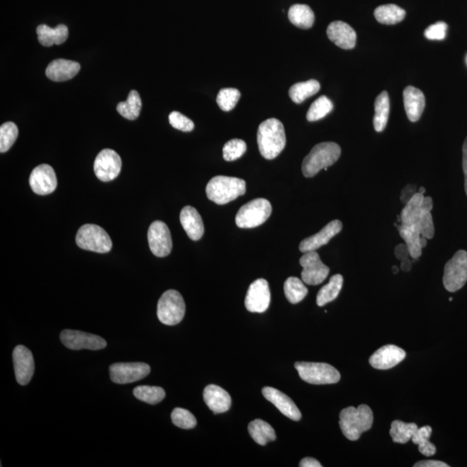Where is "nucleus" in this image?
<instances>
[{"label":"nucleus","mask_w":467,"mask_h":467,"mask_svg":"<svg viewBox=\"0 0 467 467\" xmlns=\"http://www.w3.org/2000/svg\"><path fill=\"white\" fill-rule=\"evenodd\" d=\"M424 194L417 192L401 211L400 225L396 224L401 237L408 246L410 256L416 260L423 254L421 218L424 210Z\"/></svg>","instance_id":"nucleus-1"},{"label":"nucleus","mask_w":467,"mask_h":467,"mask_svg":"<svg viewBox=\"0 0 467 467\" xmlns=\"http://www.w3.org/2000/svg\"><path fill=\"white\" fill-rule=\"evenodd\" d=\"M257 143L259 151L266 159H273L282 154L287 139L282 121L272 118L266 120L258 128Z\"/></svg>","instance_id":"nucleus-2"},{"label":"nucleus","mask_w":467,"mask_h":467,"mask_svg":"<svg viewBox=\"0 0 467 467\" xmlns=\"http://www.w3.org/2000/svg\"><path fill=\"white\" fill-rule=\"evenodd\" d=\"M373 421V413L369 406L362 404L359 408L348 407L342 410L340 426L345 437L355 442L363 432L370 430Z\"/></svg>","instance_id":"nucleus-3"},{"label":"nucleus","mask_w":467,"mask_h":467,"mask_svg":"<svg viewBox=\"0 0 467 467\" xmlns=\"http://www.w3.org/2000/svg\"><path fill=\"white\" fill-rule=\"evenodd\" d=\"M341 155V148L334 142H322L315 146L302 163V173L306 178H313L321 170L335 164Z\"/></svg>","instance_id":"nucleus-4"},{"label":"nucleus","mask_w":467,"mask_h":467,"mask_svg":"<svg viewBox=\"0 0 467 467\" xmlns=\"http://www.w3.org/2000/svg\"><path fill=\"white\" fill-rule=\"evenodd\" d=\"M245 193L246 182L238 178L216 176L206 187L208 199L219 205L229 204Z\"/></svg>","instance_id":"nucleus-5"},{"label":"nucleus","mask_w":467,"mask_h":467,"mask_svg":"<svg viewBox=\"0 0 467 467\" xmlns=\"http://www.w3.org/2000/svg\"><path fill=\"white\" fill-rule=\"evenodd\" d=\"M75 242L82 249L100 254L108 253L113 246L107 231L96 224H85L80 228Z\"/></svg>","instance_id":"nucleus-6"},{"label":"nucleus","mask_w":467,"mask_h":467,"mask_svg":"<svg viewBox=\"0 0 467 467\" xmlns=\"http://www.w3.org/2000/svg\"><path fill=\"white\" fill-rule=\"evenodd\" d=\"M294 366L303 381L311 385H333L340 380L339 371L328 363L297 362Z\"/></svg>","instance_id":"nucleus-7"},{"label":"nucleus","mask_w":467,"mask_h":467,"mask_svg":"<svg viewBox=\"0 0 467 467\" xmlns=\"http://www.w3.org/2000/svg\"><path fill=\"white\" fill-rule=\"evenodd\" d=\"M185 303L176 290H168L162 294L158 303L157 315L159 321L166 325H176L183 320Z\"/></svg>","instance_id":"nucleus-8"},{"label":"nucleus","mask_w":467,"mask_h":467,"mask_svg":"<svg viewBox=\"0 0 467 467\" xmlns=\"http://www.w3.org/2000/svg\"><path fill=\"white\" fill-rule=\"evenodd\" d=\"M272 213V206L269 201L257 199L250 201L239 210L235 216V223L242 229H252L261 225Z\"/></svg>","instance_id":"nucleus-9"},{"label":"nucleus","mask_w":467,"mask_h":467,"mask_svg":"<svg viewBox=\"0 0 467 467\" xmlns=\"http://www.w3.org/2000/svg\"><path fill=\"white\" fill-rule=\"evenodd\" d=\"M467 282V252L459 250L447 261L444 269L443 284L447 291L457 292Z\"/></svg>","instance_id":"nucleus-10"},{"label":"nucleus","mask_w":467,"mask_h":467,"mask_svg":"<svg viewBox=\"0 0 467 467\" xmlns=\"http://www.w3.org/2000/svg\"><path fill=\"white\" fill-rule=\"evenodd\" d=\"M299 264L303 268L301 273L304 283L317 286L328 278L330 268L322 263L320 256L316 251L304 253L299 260Z\"/></svg>","instance_id":"nucleus-11"},{"label":"nucleus","mask_w":467,"mask_h":467,"mask_svg":"<svg viewBox=\"0 0 467 467\" xmlns=\"http://www.w3.org/2000/svg\"><path fill=\"white\" fill-rule=\"evenodd\" d=\"M60 339L67 348L74 351L82 349L98 351L107 347V342L102 337L75 330H64L61 332Z\"/></svg>","instance_id":"nucleus-12"},{"label":"nucleus","mask_w":467,"mask_h":467,"mask_svg":"<svg viewBox=\"0 0 467 467\" xmlns=\"http://www.w3.org/2000/svg\"><path fill=\"white\" fill-rule=\"evenodd\" d=\"M151 368L145 363H117L109 368L110 378L118 385L139 381L150 374Z\"/></svg>","instance_id":"nucleus-13"},{"label":"nucleus","mask_w":467,"mask_h":467,"mask_svg":"<svg viewBox=\"0 0 467 467\" xmlns=\"http://www.w3.org/2000/svg\"><path fill=\"white\" fill-rule=\"evenodd\" d=\"M147 237L151 251L155 256L166 257L172 252V235L164 222L155 221L151 223Z\"/></svg>","instance_id":"nucleus-14"},{"label":"nucleus","mask_w":467,"mask_h":467,"mask_svg":"<svg viewBox=\"0 0 467 467\" xmlns=\"http://www.w3.org/2000/svg\"><path fill=\"white\" fill-rule=\"evenodd\" d=\"M123 161L120 155L112 149H104L97 155L94 161V170L96 177L102 182L115 180L121 170Z\"/></svg>","instance_id":"nucleus-15"},{"label":"nucleus","mask_w":467,"mask_h":467,"mask_svg":"<svg viewBox=\"0 0 467 467\" xmlns=\"http://www.w3.org/2000/svg\"><path fill=\"white\" fill-rule=\"evenodd\" d=\"M271 294L268 282L258 279L250 285L245 299V306L250 313H263L270 305Z\"/></svg>","instance_id":"nucleus-16"},{"label":"nucleus","mask_w":467,"mask_h":467,"mask_svg":"<svg viewBox=\"0 0 467 467\" xmlns=\"http://www.w3.org/2000/svg\"><path fill=\"white\" fill-rule=\"evenodd\" d=\"M30 185L37 195L44 196L54 192L58 187V178L54 169L46 164L37 166L30 174Z\"/></svg>","instance_id":"nucleus-17"},{"label":"nucleus","mask_w":467,"mask_h":467,"mask_svg":"<svg viewBox=\"0 0 467 467\" xmlns=\"http://www.w3.org/2000/svg\"><path fill=\"white\" fill-rule=\"evenodd\" d=\"M13 358L17 382L20 385H28L35 371V363L32 351L24 345H18L14 349Z\"/></svg>","instance_id":"nucleus-18"},{"label":"nucleus","mask_w":467,"mask_h":467,"mask_svg":"<svg viewBox=\"0 0 467 467\" xmlns=\"http://www.w3.org/2000/svg\"><path fill=\"white\" fill-rule=\"evenodd\" d=\"M406 358V352L396 345H385L371 356V366L378 370H389Z\"/></svg>","instance_id":"nucleus-19"},{"label":"nucleus","mask_w":467,"mask_h":467,"mask_svg":"<svg viewBox=\"0 0 467 467\" xmlns=\"http://www.w3.org/2000/svg\"><path fill=\"white\" fill-rule=\"evenodd\" d=\"M342 228H343V224L340 220H334L323 228L320 232L304 239L299 244V250L302 253L316 251L322 246L328 244L332 237L339 234Z\"/></svg>","instance_id":"nucleus-20"},{"label":"nucleus","mask_w":467,"mask_h":467,"mask_svg":"<svg viewBox=\"0 0 467 467\" xmlns=\"http://www.w3.org/2000/svg\"><path fill=\"white\" fill-rule=\"evenodd\" d=\"M263 394L266 399L275 405L285 416L295 421L301 419V413L297 406L282 391L271 388V387H265L263 389Z\"/></svg>","instance_id":"nucleus-21"},{"label":"nucleus","mask_w":467,"mask_h":467,"mask_svg":"<svg viewBox=\"0 0 467 467\" xmlns=\"http://www.w3.org/2000/svg\"><path fill=\"white\" fill-rule=\"evenodd\" d=\"M328 37L337 46L344 49H351L356 43V34L347 23L335 21L329 25Z\"/></svg>","instance_id":"nucleus-22"},{"label":"nucleus","mask_w":467,"mask_h":467,"mask_svg":"<svg viewBox=\"0 0 467 467\" xmlns=\"http://www.w3.org/2000/svg\"><path fill=\"white\" fill-rule=\"evenodd\" d=\"M81 70V66L74 61L56 59L49 64L45 74L54 82H66L74 78Z\"/></svg>","instance_id":"nucleus-23"},{"label":"nucleus","mask_w":467,"mask_h":467,"mask_svg":"<svg viewBox=\"0 0 467 467\" xmlns=\"http://www.w3.org/2000/svg\"><path fill=\"white\" fill-rule=\"evenodd\" d=\"M404 108L409 120L416 123L420 120L426 105L424 94L413 86H408L404 91Z\"/></svg>","instance_id":"nucleus-24"},{"label":"nucleus","mask_w":467,"mask_h":467,"mask_svg":"<svg viewBox=\"0 0 467 467\" xmlns=\"http://www.w3.org/2000/svg\"><path fill=\"white\" fill-rule=\"evenodd\" d=\"M204 400L214 413H225L231 407L230 394L218 385H208L204 390Z\"/></svg>","instance_id":"nucleus-25"},{"label":"nucleus","mask_w":467,"mask_h":467,"mask_svg":"<svg viewBox=\"0 0 467 467\" xmlns=\"http://www.w3.org/2000/svg\"><path fill=\"white\" fill-rule=\"evenodd\" d=\"M180 222L186 234L193 241L203 237L204 225L199 211L192 206H185L180 213Z\"/></svg>","instance_id":"nucleus-26"},{"label":"nucleus","mask_w":467,"mask_h":467,"mask_svg":"<svg viewBox=\"0 0 467 467\" xmlns=\"http://www.w3.org/2000/svg\"><path fill=\"white\" fill-rule=\"evenodd\" d=\"M39 43L45 47H51L54 44H62L68 37V29L66 25H59L56 28L49 27L46 25H41L37 28Z\"/></svg>","instance_id":"nucleus-27"},{"label":"nucleus","mask_w":467,"mask_h":467,"mask_svg":"<svg viewBox=\"0 0 467 467\" xmlns=\"http://www.w3.org/2000/svg\"><path fill=\"white\" fill-rule=\"evenodd\" d=\"M288 18L292 25L304 30L310 29L315 21L314 13L311 7L301 4L290 7Z\"/></svg>","instance_id":"nucleus-28"},{"label":"nucleus","mask_w":467,"mask_h":467,"mask_svg":"<svg viewBox=\"0 0 467 467\" xmlns=\"http://www.w3.org/2000/svg\"><path fill=\"white\" fill-rule=\"evenodd\" d=\"M390 109V104L389 94L387 91H382L377 99H375V116L373 123L375 131L380 132L385 130L389 120Z\"/></svg>","instance_id":"nucleus-29"},{"label":"nucleus","mask_w":467,"mask_h":467,"mask_svg":"<svg viewBox=\"0 0 467 467\" xmlns=\"http://www.w3.org/2000/svg\"><path fill=\"white\" fill-rule=\"evenodd\" d=\"M249 432L252 439L261 446L276 440L275 429L263 420H254L249 425Z\"/></svg>","instance_id":"nucleus-30"},{"label":"nucleus","mask_w":467,"mask_h":467,"mask_svg":"<svg viewBox=\"0 0 467 467\" xmlns=\"http://www.w3.org/2000/svg\"><path fill=\"white\" fill-rule=\"evenodd\" d=\"M375 20L382 25H397L406 17V11L393 4L378 7L374 11Z\"/></svg>","instance_id":"nucleus-31"},{"label":"nucleus","mask_w":467,"mask_h":467,"mask_svg":"<svg viewBox=\"0 0 467 467\" xmlns=\"http://www.w3.org/2000/svg\"><path fill=\"white\" fill-rule=\"evenodd\" d=\"M320 89V82L311 79L305 82H298L289 89V96L295 104H301L307 98L314 96Z\"/></svg>","instance_id":"nucleus-32"},{"label":"nucleus","mask_w":467,"mask_h":467,"mask_svg":"<svg viewBox=\"0 0 467 467\" xmlns=\"http://www.w3.org/2000/svg\"><path fill=\"white\" fill-rule=\"evenodd\" d=\"M142 108V101L136 90H132L126 101L117 105V111L129 120H135L139 116Z\"/></svg>","instance_id":"nucleus-33"},{"label":"nucleus","mask_w":467,"mask_h":467,"mask_svg":"<svg viewBox=\"0 0 467 467\" xmlns=\"http://www.w3.org/2000/svg\"><path fill=\"white\" fill-rule=\"evenodd\" d=\"M344 278L341 275H335L330 279L328 284L323 287L317 295V305L324 306L332 302L339 296L343 287Z\"/></svg>","instance_id":"nucleus-34"},{"label":"nucleus","mask_w":467,"mask_h":467,"mask_svg":"<svg viewBox=\"0 0 467 467\" xmlns=\"http://www.w3.org/2000/svg\"><path fill=\"white\" fill-rule=\"evenodd\" d=\"M285 295L287 301L292 304H298L306 298L309 289L304 284L303 280L297 277H289L284 284Z\"/></svg>","instance_id":"nucleus-35"},{"label":"nucleus","mask_w":467,"mask_h":467,"mask_svg":"<svg viewBox=\"0 0 467 467\" xmlns=\"http://www.w3.org/2000/svg\"><path fill=\"white\" fill-rule=\"evenodd\" d=\"M418 429L415 423H405L401 421H394L391 424L390 434L393 442L405 444L412 440L413 435Z\"/></svg>","instance_id":"nucleus-36"},{"label":"nucleus","mask_w":467,"mask_h":467,"mask_svg":"<svg viewBox=\"0 0 467 467\" xmlns=\"http://www.w3.org/2000/svg\"><path fill=\"white\" fill-rule=\"evenodd\" d=\"M137 399L151 405L158 404L164 400L166 391L157 386H138L134 390Z\"/></svg>","instance_id":"nucleus-37"},{"label":"nucleus","mask_w":467,"mask_h":467,"mask_svg":"<svg viewBox=\"0 0 467 467\" xmlns=\"http://www.w3.org/2000/svg\"><path fill=\"white\" fill-rule=\"evenodd\" d=\"M431 434V427L425 426L417 429V431L412 437L413 443L418 445L420 453L427 457L432 456V455L436 454L435 446L429 442Z\"/></svg>","instance_id":"nucleus-38"},{"label":"nucleus","mask_w":467,"mask_h":467,"mask_svg":"<svg viewBox=\"0 0 467 467\" xmlns=\"http://www.w3.org/2000/svg\"><path fill=\"white\" fill-rule=\"evenodd\" d=\"M332 109V101L328 97L322 96L311 105L309 112H307L306 119L311 123L320 120L331 113Z\"/></svg>","instance_id":"nucleus-39"},{"label":"nucleus","mask_w":467,"mask_h":467,"mask_svg":"<svg viewBox=\"0 0 467 467\" xmlns=\"http://www.w3.org/2000/svg\"><path fill=\"white\" fill-rule=\"evenodd\" d=\"M18 136L17 125L11 123H4L0 127V151L6 153L16 142Z\"/></svg>","instance_id":"nucleus-40"},{"label":"nucleus","mask_w":467,"mask_h":467,"mask_svg":"<svg viewBox=\"0 0 467 467\" xmlns=\"http://www.w3.org/2000/svg\"><path fill=\"white\" fill-rule=\"evenodd\" d=\"M432 208V200L430 197L424 199V210L421 218V237L432 239L435 235V225L432 222L431 211Z\"/></svg>","instance_id":"nucleus-41"},{"label":"nucleus","mask_w":467,"mask_h":467,"mask_svg":"<svg viewBox=\"0 0 467 467\" xmlns=\"http://www.w3.org/2000/svg\"><path fill=\"white\" fill-rule=\"evenodd\" d=\"M241 98V92L237 89L228 88L219 91L216 102L223 111L230 112L234 109Z\"/></svg>","instance_id":"nucleus-42"},{"label":"nucleus","mask_w":467,"mask_h":467,"mask_svg":"<svg viewBox=\"0 0 467 467\" xmlns=\"http://www.w3.org/2000/svg\"><path fill=\"white\" fill-rule=\"evenodd\" d=\"M247 144L244 140L234 139L228 142L223 147V158L226 161H235L246 153Z\"/></svg>","instance_id":"nucleus-43"},{"label":"nucleus","mask_w":467,"mask_h":467,"mask_svg":"<svg viewBox=\"0 0 467 467\" xmlns=\"http://www.w3.org/2000/svg\"><path fill=\"white\" fill-rule=\"evenodd\" d=\"M172 421L175 426L183 429H192L197 426L195 416L187 409L176 408L172 413Z\"/></svg>","instance_id":"nucleus-44"},{"label":"nucleus","mask_w":467,"mask_h":467,"mask_svg":"<svg viewBox=\"0 0 467 467\" xmlns=\"http://www.w3.org/2000/svg\"><path fill=\"white\" fill-rule=\"evenodd\" d=\"M169 121L174 128L183 132H192L195 127L192 120L177 111L170 113Z\"/></svg>","instance_id":"nucleus-45"},{"label":"nucleus","mask_w":467,"mask_h":467,"mask_svg":"<svg viewBox=\"0 0 467 467\" xmlns=\"http://www.w3.org/2000/svg\"><path fill=\"white\" fill-rule=\"evenodd\" d=\"M447 25L444 22L435 23L425 30L424 35L429 40H443L446 37Z\"/></svg>","instance_id":"nucleus-46"},{"label":"nucleus","mask_w":467,"mask_h":467,"mask_svg":"<svg viewBox=\"0 0 467 467\" xmlns=\"http://www.w3.org/2000/svg\"><path fill=\"white\" fill-rule=\"evenodd\" d=\"M417 192H416V185H409L406 186V187L404 189H402L401 192V202L405 204H408L410 199H411L412 197L415 196Z\"/></svg>","instance_id":"nucleus-47"},{"label":"nucleus","mask_w":467,"mask_h":467,"mask_svg":"<svg viewBox=\"0 0 467 467\" xmlns=\"http://www.w3.org/2000/svg\"><path fill=\"white\" fill-rule=\"evenodd\" d=\"M394 256L401 261L409 259V257H411L410 256L408 246L406 244L397 246V248L394 249Z\"/></svg>","instance_id":"nucleus-48"},{"label":"nucleus","mask_w":467,"mask_h":467,"mask_svg":"<svg viewBox=\"0 0 467 467\" xmlns=\"http://www.w3.org/2000/svg\"><path fill=\"white\" fill-rule=\"evenodd\" d=\"M462 151H463L462 167H463V172H464V175H465V189L467 196V137L466 139H465L464 144H463Z\"/></svg>","instance_id":"nucleus-49"},{"label":"nucleus","mask_w":467,"mask_h":467,"mask_svg":"<svg viewBox=\"0 0 467 467\" xmlns=\"http://www.w3.org/2000/svg\"><path fill=\"white\" fill-rule=\"evenodd\" d=\"M416 467H448L446 463L439 461H423L417 462L415 464Z\"/></svg>","instance_id":"nucleus-50"},{"label":"nucleus","mask_w":467,"mask_h":467,"mask_svg":"<svg viewBox=\"0 0 467 467\" xmlns=\"http://www.w3.org/2000/svg\"><path fill=\"white\" fill-rule=\"evenodd\" d=\"M299 466L301 467H321L322 465L320 462L313 458H305L303 459L301 463H299Z\"/></svg>","instance_id":"nucleus-51"},{"label":"nucleus","mask_w":467,"mask_h":467,"mask_svg":"<svg viewBox=\"0 0 467 467\" xmlns=\"http://www.w3.org/2000/svg\"><path fill=\"white\" fill-rule=\"evenodd\" d=\"M413 261L415 260H410L407 259L404 261H401V269L402 271L404 272H409L410 271V269L412 268V265L413 263Z\"/></svg>","instance_id":"nucleus-52"},{"label":"nucleus","mask_w":467,"mask_h":467,"mask_svg":"<svg viewBox=\"0 0 467 467\" xmlns=\"http://www.w3.org/2000/svg\"><path fill=\"white\" fill-rule=\"evenodd\" d=\"M419 193H421V194H424L425 192H426V189L424 187H421L418 191Z\"/></svg>","instance_id":"nucleus-53"},{"label":"nucleus","mask_w":467,"mask_h":467,"mask_svg":"<svg viewBox=\"0 0 467 467\" xmlns=\"http://www.w3.org/2000/svg\"><path fill=\"white\" fill-rule=\"evenodd\" d=\"M398 271H399V268H398L397 267H396V266H394V267H393L394 273H397Z\"/></svg>","instance_id":"nucleus-54"}]
</instances>
